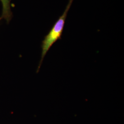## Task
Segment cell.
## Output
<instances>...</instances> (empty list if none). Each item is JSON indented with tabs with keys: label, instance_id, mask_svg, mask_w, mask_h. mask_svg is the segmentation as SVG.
Masks as SVG:
<instances>
[{
	"label": "cell",
	"instance_id": "cell-1",
	"mask_svg": "<svg viewBox=\"0 0 124 124\" xmlns=\"http://www.w3.org/2000/svg\"><path fill=\"white\" fill-rule=\"evenodd\" d=\"M73 0H69L63 13L58 18L57 21L55 23L52 29L49 31L48 34L45 37L42 43L41 59L37 69V72L39 70L43 59L49 49L54 43L61 38L68 13L71 7Z\"/></svg>",
	"mask_w": 124,
	"mask_h": 124
},
{
	"label": "cell",
	"instance_id": "cell-2",
	"mask_svg": "<svg viewBox=\"0 0 124 124\" xmlns=\"http://www.w3.org/2000/svg\"><path fill=\"white\" fill-rule=\"evenodd\" d=\"M2 4V13L1 18H4L7 22H9L12 17L10 2L11 0H0Z\"/></svg>",
	"mask_w": 124,
	"mask_h": 124
},
{
	"label": "cell",
	"instance_id": "cell-3",
	"mask_svg": "<svg viewBox=\"0 0 124 124\" xmlns=\"http://www.w3.org/2000/svg\"><path fill=\"white\" fill-rule=\"evenodd\" d=\"M1 18H1V17H0V20H1Z\"/></svg>",
	"mask_w": 124,
	"mask_h": 124
}]
</instances>
